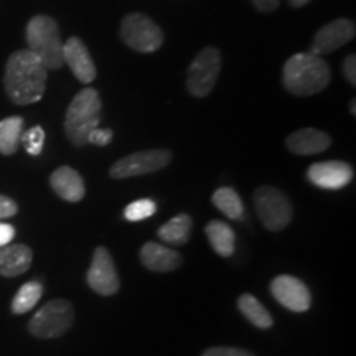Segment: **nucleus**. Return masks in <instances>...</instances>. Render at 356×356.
<instances>
[{
	"label": "nucleus",
	"mask_w": 356,
	"mask_h": 356,
	"mask_svg": "<svg viewBox=\"0 0 356 356\" xmlns=\"http://www.w3.org/2000/svg\"><path fill=\"white\" fill-rule=\"evenodd\" d=\"M15 238V228L8 222H0V248L7 246Z\"/></svg>",
	"instance_id": "31"
},
{
	"label": "nucleus",
	"mask_w": 356,
	"mask_h": 356,
	"mask_svg": "<svg viewBox=\"0 0 356 356\" xmlns=\"http://www.w3.org/2000/svg\"><path fill=\"white\" fill-rule=\"evenodd\" d=\"M73 305L65 299L50 300L44 304L29 322V332L40 340H50L65 335L73 327Z\"/></svg>",
	"instance_id": "5"
},
{
	"label": "nucleus",
	"mask_w": 356,
	"mask_h": 356,
	"mask_svg": "<svg viewBox=\"0 0 356 356\" xmlns=\"http://www.w3.org/2000/svg\"><path fill=\"white\" fill-rule=\"evenodd\" d=\"M50 185L58 197L70 203L81 202L86 193L81 175L71 167L56 168L50 177Z\"/></svg>",
	"instance_id": "17"
},
{
	"label": "nucleus",
	"mask_w": 356,
	"mask_h": 356,
	"mask_svg": "<svg viewBox=\"0 0 356 356\" xmlns=\"http://www.w3.org/2000/svg\"><path fill=\"white\" fill-rule=\"evenodd\" d=\"M202 356H254V353L243 348H234V346H211L204 350Z\"/></svg>",
	"instance_id": "27"
},
{
	"label": "nucleus",
	"mask_w": 356,
	"mask_h": 356,
	"mask_svg": "<svg viewBox=\"0 0 356 356\" xmlns=\"http://www.w3.org/2000/svg\"><path fill=\"white\" fill-rule=\"evenodd\" d=\"M270 292H273L274 299L280 305L292 312H297V314L307 312L312 305L309 287L300 279L293 277V275H277L270 282Z\"/></svg>",
	"instance_id": "11"
},
{
	"label": "nucleus",
	"mask_w": 356,
	"mask_h": 356,
	"mask_svg": "<svg viewBox=\"0 0 356 356\" xmlns=\"http://www.w3.org/2000/svg\"><path fill=\"white\" fill-rule=\"evenodd\" d=\"M254 208L266 229L282 231L292 221L293 208L279 188L264 185L254 191Z\"/></svg>",
	"instance_id": "6"
},
{
	"label": "nucleus",
	"mask_w": 356,
	"mask_h": 356,
	"mask_svg": "<svg viewBox=\"0 0 356 356\" xmlns=\"http://www.w3.org/2000/svg\"><path fill=\"white\" fill-rule=\"evenodd\" d=\"M343 74H345L346 81H348L351 86H355L356 84V56L355 55H350L345 58Z\"/></svg>",
	"instance_id": "30"
},
{
	"label": "nucleus",
	"mask_w": 356,
	"mask_h": 356,
	"mask_svg": "<svg viewBox=\"0 0 356 356\" xmlns=\"http://www.w3.org/2000/svg\"><path fill=\"white\" fill-rule=\"evenodd\" d=\"M355 104H356V101L355 99H351V102H350V111H351V114H356V108H355Z\"/></svg>",
	"instance_id": "34"
},
{
	"label": "nucleus",
	"mask_w": 356,
	"mask_h": 356,
	"mask_svg": "<svg viewBox=\"0 0 356 356\" xmlns=\"http://www.w3.org/2000/svg\"><path fill=\"white\" fill-rule=\"evenodd\" d=\"M356 29L351 20L337 19L330 24L323 25L315 35L314 43H312V51L314 55H327V53L337 51L351 40L355 38Z\"/></svg>",
	"instance_id": "12"
},
{
	"label": "nucleus",
	"mask_w": 356,
	"mask_h": 356,
	"mask_svg": "<svg viewBox=\"0 0 356 356\" xmlns=\"http://www.w3.org/2000/svg\"><path fill=\"white\" fill-rule=\"evenodd\" d=\"M353 168L340 160L314 163L307 170V178L310 180V184L325 190L345 188L353 180Z\"/></svg>",
	"instance_id": "13"
},
{
	"label": "nucleus",
	"mask_w": 356,
	"mask_h": 356,
	"mask_svg": "<svg viewBox=\"0 0 356 356\" xmlns=\"http://www.w3.org/2000/svg\"><path fill=\"white\" fill-rule=\"evenodd\" d=\"M289 2H291L292 7H304L310 2V0H289Z\"/></svg>",
	"instance_id": "33"
},
{
	"label": "nucleus",
	"mask_w": 356,
	"mask_h": 356,
	"mask_svg": "<svg viewBox=\"0 0 356 356\" xmlns=\"http://www.w3.org/2000/svg\"><path fill=\"white\" fill-rule=\"evenodd\" d=\"M238 307L244 317L254 325V327L261 328V330H267V328H270L274 325V320L270 317L269 310L252 293H243L238 299Z\"/></svg>",
	"instance_id": "22"
},
{
	"label": "nucleus",
	"mask_w": 356,
	"mask_h": 356,
	"mask_svg": "<svg viewBox=\"0 0 356 356\" xmlns=\"http://www.w3.org/2000/svg\"><path fill=\"white\" fill-rule=\"evenodd\" d=\"M221 71V53L215 47H207L198 53L190 65L186 88L197 97L208 96L215 88Z\"/></svg>",
	"instance_id": "8"
},
{
	"label": "nucleus",
	"mask_w": 356,
	"mask_h": 356,
	"mask_svg": "<svg viewBox=\"0 0 356 356\" xmlns=\"http://www.w3.org/2000/svg\"><path fill=\"white\" fill-rule=\"evenodd\" d=\"M155 211H157V204H155L152 200L144 198V200H137V202H134L129 204V207H126V210H124V216H126L127 221L137 222L154 216Z\"/></svg>",
	"instance_id": "25"
},
{
	"label": "nucleus",
	"mask_w": 356,
	"mask_h": 356,
	"mask_svg": "<svg viewBox=\"0 0 356 356\" xmlns=\"http://www.w3.org/2000/svg\"><path fill=\"white\" fill-rule=\"evenodd\" d=\"M101 109V97L96 89L86 88L74 96L65 115V134L71 144L76 147L88 144L89 132L99 127Z\"/></svg>",
	"instance_id": "3"
},
{
	"label": "nucleus",
	"mask_w": 356,
	"mask_h": 356,
	"mask_svg": "<svg viewBox=\"0 0 356 356\" xmlns=\"http://www.w3.org/2000/svg\"><path fill=\"white\" fill-rule=\"evenodd\" d=\"M63 63L70 66L74 78L83 84H89L96 79V65L89 55L86 44L78 37H71L63 43Z\"/></svg>",
	"instance_id": "14"
},
{
	"label": "nucleus",
	"mask_w": 356,
	"mask_h": 356,
	"mask_svg": "<svg viewBox=\"0 0 356 356\" xmlns=\"http://www.w3.org/2000/svg\"><path fill=\"white\" fill-rule=\"evenodd\" d=\"M29 50L42 61L47 70L63 66V40L58 24L48 15H35L25 30Z\"/></svg>",
	"instance_id": "4"
},
{
	"label": "nucleus",
	"mask_w": 356,
	"mask_h": 356,
	"mask_svg": "<svg viewBox=\"0 0 356 356\" xmlns=\"http://www.w3.org/2000/svg\"><path fill=\"white\" fill-rule=\"evenodd\" d=\"M207 236L213 251L221 257H229L234 252V231L225 221L213 220L207 225Z\"/></svg>",
	"instance_id": "19"
},
{
	"label": "nucleus",
	"mask_w": 356,
	"mask_h": 356,
	"mask_svg": "<svg viewBox=\"0 0 356 356\" xmlns=\"http://www.w3.org/2000/svg\"><path fill=\"white\" fill-rule=\"evenodd\" d=\"M17 211H19V204L13 202L12 198L6 197V195H0V220L15 216Z\"/></svg>",
	"instance_id": "29"
},
{
	"label": "nucleus",
	"mask_w": 356,
	"mask_h": 356,
	"mask_svg": "<svg viewBox=\"0 0 356 356\" xmlns=\"http://www.w3.org/2000/svg\"><path fill=\"white\" fill-rule=\"evenodd\" d=\"M213 204L229 220H243L244 207L239 195L229 186H222L213 193Z\"/></svg>",
	"instance_id": "23"
},
{
	"label": "nucleus",
	"mask_w": 356,
	"mask_h": 356,
	"mask_svg": "<svg viewBox=\"0 0 356 356\" xmlns=\"http://www.w3.org/2000/svg\"><path fill=\"white\" fill-rule=\"evenodd\" d=\"M121 37L127 47L139 53H154L163 43V33L160 26L144 13H129L124 17Z\"/></svg>",
	"instance_id": "7"
},
{
	"label": "nucleus",
	"mask_w": 356,
	"mask_h": 356,
	"mask_svg": "<svg viewBox=\"0 0 356 356\" xmlns=\"http://www.w3.org/2000/svg\"><path fill=\"white\" fill-rule=\"evenodd\" d=\"M140 261L147 269L154 270V273H172L181 266L184 257L180 256V252L173 251L170 248L150 241L142 246Z\"/></svg>",
	"instance_id": "16"
},
{
	"label": "nucleus",
	"mask_w": 356,
	"mask_h": 356,
	"mask_svg": "<svg viewBox=\"0 0 356 356\" xmlns=\"http://www.w3.org/2000/svg\"><path fill=\"white\" fill-rule=\"evenodd\" d=\"M20 144L25 147L26 154L33 155V157H37V155L42 154L43 144H44L43 127L42 126H35L32 129H29V131H25L24 134H22Z\"/></svg>",
	"instance_id": "26"
},
{
	"label": "nucleus",
	"mask_w": 356,
	"mask_h": 356,
	"mask_svg": "<svg viewBox=\"0 0 356 356\" xmlns=\"http://www.w3.org/2000/svg\"><path fill=\"white\" fill-rule=\"evenodd\" d=\"M330 79V66L314 53H297L284 65L282 83L291 95H317L328 86Z\"/></svg>",
	"instance_id": "2"
},
{
	"label": "nucleus",
	"mask_w": 356,
	"mask_h": 356,
	"mask_svg": "<svg viewBox=\"0 0 356 356\" xmlns=\"http://www.w3.org/2000/svg\"><path fill=\"white\" fill-rule=\"evenodd\" d=\"M332 144V137L318 129H299L287 137L286 145L296 155H317L322 154Z\"/></svg>",
	"instance_id": "15"
},
{
	"label": "nucleus",
	"mask_w": 356,
	"mask_h": 356,
	"mask_svg": "<svg viewBox=\"0 0 356 356\" xmlns=\"http://www.w3.org/2000/svg\"><path fill=\"white\" fill-rule=\"evenodd\" d=\"M191 226H193L191 218L186 213H181V215H177L170 221H167L165 225L160 226L157 236L163 243L181 246L190 239Z\"/></svg>",
	"instance_id": "20"
},
{
	"label": "nucleus",
	"mask_w": 356,
	"mask_h": 356,
	"mask_svg": "<svg viewBox=\"0 0 356 356\" xmlns=\"http://www.w3.org/2000/svg\"><path fill=\"white\" fill-rule=\"evenodd\" d=\"M113 137H114V132L111 131V129H99V127H96L95 131L89 132L88 144L104 147V145H108L111 140H113Z\"/></svg>",
	"instance_id": "28"
},
{
	"label": "nucleus",
	"mask_w": 356,
	"mask_h": 356,
	"mask_svg": "<svg viewBox=\"0 0 356 356\" xmlns=\"http://www.w3.org/2000/svg\"><path fill=\"white\" fill-rule=\"evenodd\" d=\"M24 134V118L12 115L0 121V154L13 155L20 145Z\"/></svg>",
	"instance_id": "21"
},
{
	"label": "nucleus",
	"mask_w": 356,
	"mask_h": 356,
	"mask_svg": "<svg viewBox=\"0 0 356 356\" xmlns=\"http://www.w3.org/2000/svg\"><path fill=\"white\" fill-rule=\"evenodd\" d=\"M43 296V286L38 280H30V282L24 284L15 293L12 300V312L15 315H24L30 312L35 305L38 304Z\"/></svg>",
	"instance_id": "24"
},
{
	"label": "nucleus",
	"mask_w": 356,
	"mask_h": 356,
	"mask_svg": "<svg viewBox=\"0 0 356 356\" xmlns=\"http://www.w3.org/2000/svg\"><path fill=\"white\" fill-rule=\"evenodd\" d=\"M48 70L30 50L13 51L8 56L3 74V86L13 104H35L47 89Z\"/></svg>",
	"instance_id": "1"
},
{
	"label": "nucleus",
	"mask_w": 356,
	"mask_h": 356,
	"mask_svg": "<svg viewBox=\"0 0 356 356\" xmlns=\"http://www.w3.org/2000/svg\"><path fill=\"white\" fill-rule=\"evenodd\" d=\"M86 280L88 286L99 296H114L121 289V280H119L114 259L104 246L96 248L91 266L88 269Z\"/></svg>",
	"instance_id": "10"
},
{
	"label": "nucleus",
	"mask_w": 356,
	"mask_h": 356,
	"mask_svg": "<svg viewBox=\"0 0 356 356\" xmlns=\"http://www.w3.org/2000/svg\"><path fill=\"white\" fill-rule=\"evenodd\" d=\"M33 261L32 249L25 244H7L0 248V275L19 277L30 269Z\"/></svg>",
	"instance_id": "18"
},
{
	"label": "nucleus",
	"mask_w": 356,
	"mask_h": 356,
	"mask_svg": "<svg viewBox=\"0 0 356 356\" xmlns=\"http://www.w3.org/2000/svg\"><path fill=\"white\" fill-rule=\"evenodd\" d=\"M251 3L259 12H274L279 7L280 0H251Z\"/></svg>",
	"instance_id": "32"
},
{
	"label": "nucleus",
	"mask_w": 356,
	"mask_h": 356,
	"mask_svg": "<svg viewBox=\"0 0 356 356\" xmlns=\"http://www.w3.org/2000/svg\"><path fill=\"white\" fill-rule=\"evenodd\" d=\"M172 162V152L163 149L142 150L131 155H126L109 168V175L115 180L122 178H132L140 175H149V173L159 172L165 168Z\"/></svg>",
	"instance_id": "9"
}]
</instances>
